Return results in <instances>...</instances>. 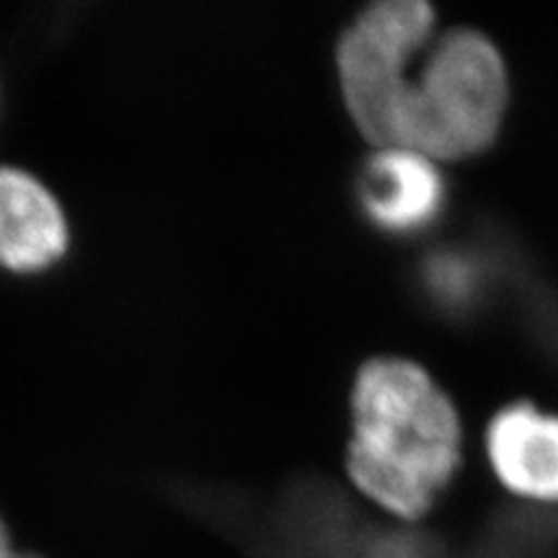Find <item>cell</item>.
Masks as SVG:
<instances>
[{
    "label": "cell",
    "instance_id": "6da1fadb",
    "mask_svg": "<svg viewBox=\"0 0 558 558\" xmlns=\"http://www.w3.org/2000/svg\"><path fill=\"white\" fill-rule=\"evenodd\" d=\"M460 418L416 362L373 357L352 388L349 478L399 518H424L460 465Z\"/></svg>",
    "mask_w": 558,
    "mask_h": 558
},
{
    "label": "cell",
    "instance_id": "7a4b0ae2",
    "mask_svg": "<svg viewBox=\"0 0 558 558\" xmlns=\"http://www.w3.org/2000/svg\"><path fill=\"white\" fill-rule=\"evenodd\" d=\"M507 96V68L494 41L469 26L445 32L422 73L409 78L399 148L432 160L476 156L497 140Z\"/></svg>",
    "mask_w": 558,
    "mask_h": 558
},
{
    "label": "cell",
    "instance_id": "3957f363",
    "mask_svg": "<svg viewBox=\"0 0 558 558\" xmlns=\"http://www.w3.org/2000/svg\"><path fill=\"white\" fill-rule=\"evenodd\" d=\"M432 26L435 11L424 0H378L339 37L337 65L347 109L378 148H399L407 70L427 45Z\"/></svg>",
    "mask_w": 558,
    "mask_h": 558
},
{
    "label": "cell",
    "instance_id": "277c9868",
    "mask_svg": "<svg viewBox=\"0 0 558 558\" xmlns=\"http://www.w3.org/2000/svg\"><path fill=\"white\" fill-rule=\"evenodd\" d=\"M357 197L367 218L390 233H416L435 222L445 205L437 163L416 150L378 148L365 160Z\"/></svg>",
    "mask_w": 558,
    "mask_h": 558
},
{
    "label": "cell",
    "instance_id": "5b68a950",
    "mask_svg": "<svg viewBox=\"0 0 558 558\" xmlns=\"http://www.w3.org/2000/svg\"><path fill=\"white\" fill-rule=\"evenodd\" d=\"M486 456L509 492L558 501V414L509 403L488 422Z\"/></svg>",
    "mask_w": 558,
    "mask_h": 558
},
{
    "label": "cell",
    "instance_id": "8992f818",
    "mask_svg": "<svg viewBox=\"0 0 558 558\" xmlns=\"http://www.w3.org/2000/svg\"><path fill=\"white\" fill-rule=\"evenodd\" d=\"M68 246L60 202L34 173L0 166V264L41 269Z\"/></svg>",
    "mask_w": 558,
    "mask_h": 558
},
{
    "label": "cell",
    "instance_id": "52a82bcc",
    "mask_svg": "<svg viewBox=\"0 0 558 558\" xmlns=\"http://www.w3.org/2000/svg\"><path fill=\"white\" fill-rule=\"evenodd\" d=\"M0 558H39V556H32V554H19V550L13 548V541H11L9 530H5L3 520H0Z\"/></svg>",
    "mask_w": 558,
    "mask_h": 558
}]
</instances>
